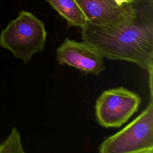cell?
<instances>
[{"mask_svg": "<svg viewBox=\"0 0 153 153\" xmlns=\"http://www.w3.org/2000/svg\"><path fill=\"white\" fill-rule=\"evenodd\" d=\"M114 1L120 6H123L133 2V0H114Z\"/></svg>", "mask_w": 153, "mask_h": 153, "instance_id": "obj_9", "label": "cell"}, {"mask_svg": "<svg viewBox=\"0 0 153 153\" xmlns=\"http://www.w3.org/2000/svg\"><path fill=\"white\" fill-rule=\"evenodd\" d=\"M145 109L117 133L102 142L99 153H153V87Z\"/></svg>", "mask_w": 153, "mask_h": 153, "instance_id": "obj_3", "label": "cell"}, {"mask_svg": "<svg viewBox=\"0 0 153 153\" xmlns=\"http://www.w3.org/2000/svg\"><path fill=\"white\" fill-rule=\"evenodd\" d=\"M46 39L44 23L30 12L22 10L1 30L0 45L27 63L35 53L43 51Z\"/></svg>", "mask_w": 153, "mask_h": 153, "instance_id": "obj_2", "label": "cell"}, {"mask_svg": "<svg viewBox=\"0 0 153 153\" xmlns=\"http://www.w3.org/2000/svg\"><path fill=\"white\" fill-rule=\"evenodd\" d=\"M66 22L69 26H84L87 20L75 0H44Z\"/></svg>", "mask_w": 153, "mask_h": 153, "instance_id": "obj_7", "label": "cell"}, {"mask_svg": "<svg viewBox=\"0 0 153 153\" xmlns=\"http://www.w3.org/2000/svg\"><path fill=\"white\" fill-rule=\"evenodd\" d=\"M0 153H26L23 148L20 133L16 127L0 144Z\"/></svg>", "mask_w": 153, "mask_h": 153, "instance_id": "obj_8", "label": "cell"}, {"mask_svg": "<svg viewBox=\"0 0 153 153\" xmlns=\"http://www.w3.org/2000/svg\"><path fill=\"white\" fill-rule=\"evenodd\" d=\"M141 102L138 94L122 86L106 90L96 101V121L106 128L121 127L137 112Z\"/></svg>", "mask_w": 153, "mask_h": 153, "instance_id": "obj_4", "label": "cell"}, {"mask_svg": "<svg viewBox=\"0 0 153 153\" xmlns=\"http://www.w3.org/2000/svg\"><path fill=\"white\" fill-rule=\"evenodd\" d=\"M87 22L93 25L117 26L132 19L136 14L139 0L123 6L114 0H75Z\"/></svg>", "mask_w": 153, "mask_h": 153, "instance_id": "obj_6", "label": "cell"}, {"mask_svg": "<svg viewBox=\"0 0 153 153\" xmlns=\"http://www.w3.org/2000/svg\"><path fill=\"white\" fill-rule=\"evenodd\" d=\"M81 38L104 58L130 62L153 71V0H139L136 16L117 26L87 22Z\"/></svg>", "mask_w": 153, "mask_h": 153, "instance_id": "obj_1", "label": "cell"}, {"mask_svg": "<svg viewBox=\"0 0 153 153\" xmlns=\"http://www.w3.org/2000/svg\"><path fill=\"white\" fill-rule=\"evenodd\" d=\"M56 59L60 65L74 67L85 74L98 75L105 68L103 56L93 47L66 38L57 48Z\"/></svg>", "mask_w": 153, "mask_h": 153, "instance_id": "obj_5", "label": "cell"}]
</instances>
